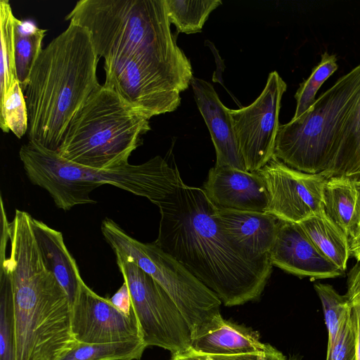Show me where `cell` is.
Masks as SVG:
<instances>
[{
	"mask_svg": "<svg viewBox=\"0 0 360 360\" xmlns=\"http://www.w3.org/2000/svg\"><path fill=\"white\" fill-rule=\"evenodd\" d=\"M160 221L158 246L182 264L226 307L257 300L272 273L269 255L257 256L222 229L217 207L202 188L184 184L171 167L154 203Z\"/></svg>",
	"mask_w": 360,
	"mask_h": 360,
	"instance_id": "obj_1",
	"label": "cell"
},
{
	"mask_svg": "<svg viewBox=\"0 0 360 360\" xmlns=\"http://www.w3.org/2000/svg\"><path fill=\"white\" fill-rule=\"evenodd\" d=\"M32 218L15 210L8 225L9 255L0 253V276L13 295L16 360H58L77 342L71 332V306L44 261Z\"/></svg>",
	"mask_w": 360,
	"mask_h": 360,
	"instance_id": "obj_2",
	"label": "cell"
},
{
	"mask_svg": "<svg viewBox=\"0 0 360 360\" xmlns=\"http://www.w3.org/2000/svg\"><path fill=\"white\" fill-rule=\"evenodd\" d=\"M90 32L70 22L41 50L24 91L29 141L56 151L72 119L101 86Z\"/></svg>",
	"mask_w": 360,
	"mask_h": 360,
	"instance_id": "obj_3",
	"label": "cell"
},
{
	"mask_svg": "<svg viewBox=\"0 0 360 360\" xmlns=\"http://www.w3.org/2000/svg\"><path fill=\"white\" fill-rule=\"evenodd\" d=\"M65 20L88 30L105 72L189 62L171 31L166 0H80Z\"/></svg>",
	"mask_w": 360,
	"mask_h": 360,
	"instance_id": "obj_4",
	"label": "cell"
},
{
	"mask_svg": "<svg viewBox=\"0 0 360 360\" xmlns=\"http://www.w3.org/2000/svg\"><path fill=\"white\" fill-rule=\"evenodd\" d=\"M150 130L149 119L115 91L101 85L72 119L57 153L84 167L117 168L129 164Z\"/></svg>",
	"mask_w": 360,
	"mask_h": 360,
	"instance_id": "obj_5",
	"label": "cell"
},
{
	"mask_svg": "<svg viewBox=\"0 0 360 360\" xmlns=\"http://www.w3.org/2000/svg\"><path fill=\"white\" fill-rule=\"evenodd\" d=\"M19 157L30 181L45 189L55 205L64 211L84 204L96 203L90 193L103 184H110L153 202L169 167L157 155L140 165L98 169L71 162L56 151L28 141Z\"/></svg>",
	"mask_w": 360,
	"mask_h": 360,
	"instance_id": "obj_6",
	"label": "cell"
},
{
	"mask_svg": "<svg viewBox=\"0 0 360 360\" xmlns=\"http://www.w3.org/2000/svg\"><path fill=\"white\" fill-rule=\"evenodd\" d=\"M360 94V64L323 92L311 109L279 127L274 155L287 166L324 172L336 152L342 127Z\"/></svg>",
	"mask_w": 360,
	"mask_h": 360,
	"instance_id": "obj_7",
	"label": "cell"
},
{
	"mask_svg": "<svg viewBox=\"0 0 360 360\" xmlns=\"http://www.w3.org/2000/svg\"><path fill=\"white\" fill-rule=\"evenodd\" d=\"M101 232L116 256L136 264L167 292L186 319L191 340L207 333L223 319L219 297L155 243L134 239L108 218L103 220Z\"/></svg>",
	"mask_w": 360,
	"mask_h": 360,
	"instance_id": "obj_8",
	"label": "cell"
},
{
	"mask_svg": "<svg viewBox=\"0 0 360 360\" xmlns=\"http://www.w3.org/2000/svg\"><path fill=\"white\" fill-rule=\"evenodd\" d=\"M116 259L124 281L129 287L132 309L146 345L161 347L169 351L172 355L188 351L191 344V332L170 296L136 264L118 256Z\"/></svg>",
	"mask_w": 360,
	"mask_h": 360,
	"instance_id": "obj_9",
	"label": "cell"
},
{
	"mask_svg": "<svg viewBox=\"0 0 360 360\" xmlns=\"http://www.w3.org/2000/svg\"><path fill=\"white\" fill-rule=\"evenodd\" d=\"M287 84L276 71L269 73L258 98L250 105L227 111L248 172H257L274 155L281 99Z\"/></svg>",
	"mask_w": 360,
	"mask_h": 360,
	"instance_id": "obj_10",
	"label": "cell"
},
{
	"mask_svg": "<svg viewBox=\"0 0 360 360\" xmlns=\"http://www.w3.org/2000/svg\"><path fill=\"white\" fill-rule=\"evenodd\" d=\"M268 193L266 212L280 221L299 224L324 211L323 191L327 178L292 169L275 155L257 172Z\"/></svg>",
	"mask_w": 360,
	"mask_h": 360,
	"instance_id": "obj_11",
	"label": "cell"
},
{
	"mask_svg": "<svg viewBox=\"0 0 360 360\" xmlns=\"http://www.w3.org/2000/svg\"><path fill=\"white\" fill-rule=\"evenodd\" d=\"M71 332L77 342L113 343L141 339L134 310L125 314L84 282L71 305Z\"/></svg>",
	"mask_w": 360,
	"mask_h": 360,
	"instance_id": "obj_12",
	"label": "cell"
},
{
	"mask_svg": "<svg viewBox=\"0 0 360 360\" xmlns=\"http://www.w3.org/2000/svg\"><path fill=\"white\" fill-rule=\"evenodd\" d=\"M269 259L272 266L301 277L331 278L345 273L319 252L297 223L279 220Z\"/></svg>",
	"mask_w": 360,
	"mask_h": 360,
	"instance_id": "obj_13",
	"label": "cell"
},
{
	"mask_svg": "<svg viewBox=\"0 0 360 360\" xmlns=\"http://www.w3.org/2000/svg\"><path fill=\"white\" fill-rule=\"evenodd\" d=\"M202 188L219 208L266 212L268 207L269 193L257 172L214 166L209 170Z\"/></svg>",
	"mask_w": 360,
	"mask_h": 360,
	"instance_id": "obj_14",
	"label": "cell"
},
{
	"mask_svg": "<svg viewBox=\"0 0 360 360\" xmlns=\"http://www.w3.org/2000/svg\"><path fill=\"white\" fill-rule=\"evenodd\" d=\"M191 84L198 108L207 126L214 146L215 166H229L245 171L227 107L222 103L210 82L193 77Z\"/></svg>",
	"mask_w": 360,
	"mask_h": 360,
	"instance_id": "obj_15",
	"label": "cell"
},
{
	"mask_svg": "<svg viewBox=\"0 0 360 360\" xmlns=\"http://www.w3.org/2000/svg\"><path fill=\"white\" fill-rule=\"evenodd\" d=\"M219 224L236 243L257 256L269 255L279 220L266 212L217 207Z\"/></svg>",
	"mask_w": 360,
	"mask_h": 360,
	"instance_id": "obj_16",
	"label": "cell"
},
{
	"mask_svg": "<svg viewBox=\"0 0 360 360\" xmlns=\"http://www.w3.org/2000/svg\"><path fill=\"white\" fill-rule=\"evenodd\" d=\"M32 223L44 261L65 290L71 306L84 283L75 259L68 250L61 232L34 218Z\"/></svg>",
	"mask_w": 360,
	"mask_h": 360,
	"instance_id": "obj_17",
	"label": "cell"
},
{
	"mask_svg": "<svg viewBox=\"0 0 360 360\" xmlns=\"http://www.w3.org/2000/svg\"><path fill=\"white\" fill-rule=\"evenodd\" d=\"M271 345L260 341L257 331L224 318L212 330L191 340L189 349L208 354L266 353Z\"/></svg>",
	"mask_w": 360,
	"mask_h": 360,
	"instance_id": "obj_18",
	"label": "cell"
},
{
	"mask_svg": "<svg viewBox=\"0 0 360 360\" xmlns=\"http://www.w3.org/2000/svg\"><path fill=\"white\" fill-rule=\"evenodd\" d=\"M323 207L326 215L349 238L360 233V191L353 179L328 178L324 187Z\"/></svg>",
	"mask_w": 360,
	"mask_h": 360,
	"instance_id": "obj_19",
	"label": "cell"
},
{
	"mask_svg": "<svg viewBox=\"0 0 360 360\" xmlns=\"http://www.w3.org/2000/svg\"><path fill=\"white\" fill-rule=\"evenodd\" d=\"M319 252L345 272L350 256L349 238L324 211L299 223Z\"/></svg>",
	"mask_w": 360,
	"mask_h": 360,
	"instance_id": "obj_20",
	"label": "cell"
},
{
	"mask_svg": "<svg viewBox=\"0 0 360 360\" xmlns=\"http://www.w3.org/2000/svg\"><path fill=\"white\" fill-rule=\"evenodd\" d=\"M321 174L327 179L360 177V94L342 127L334 158Z\"/></svg>",
	"mask_w": 360,
	"mask_h": 360,
	"instance_id": "obj_21",
	"label": "cell"
},
{
	"mask_svg": "<svg viewBox=\"0 0 360 360\" xmlns=\"http://www.w3.org/2000/svg\"><path fill=\"white\" fill-rule=\"evenodd\" d=\"M146 347L141 339L105 344L77 342L58 360H139Z\"/></svg>",
	"mask_w": 360,
	"mask_h": 360,
	"instance_id": "obj_22",
	"label": "cell"
},
{
	"mask_svg": "<svg viewBox=\"0 0 360 360\" xmlns=\"http://www.w3.org/2000/svg\"><path fill=\"white\" fill-rule=\"evenodd\" d=\"M23 22L17 20L15 27V64L17 79L25 91L32 69L41 50L46 30L32 26L25 29Z\"/></svg>",
	"mask_w": 360,
	"mask_h": 360,
	"instance_id": "obj_23",
	"label": "cell"
},
{
	"mask_svg": "<svg viewBox=\"0 0 360 360\" xmlns=\"http://www.w3.org/2000/svg\"><path fill=\"white\" fill-rule=\"evenodd\" d=\"M167 15L178 32H199L210 14L220 6V0H166Z\"/></svg>",
	"mask_w": 360,
	"mask_h": 360,
	"instance_id": "obj_24",
	"label": "cell"
},
{
	"mask_svg": "<svg viewBox=\"0 0 360 360\" xmlns=\"http://www.w3.org/2000/svg\"><path fill=\"white\" fill-rule=\"evenodd\" d=\"M17 20L18 18L13 15L9 1L1 0L0 99L18 80L15 64V27Z\"/></svg>",
	"mask_w": 360,
	"mask_h": 360,
	"instance_id": "obj_25",
	"label": "cell"
},
{
	"mask_svg": "<svg viewBox=\"0 0 360 360\" xmlns=\"http://www.w3.org/2000/svg\"><path fill=\"white\" fill-rule=\"evenodd\" d=\"M314 287L323 307L328 333V351L334 345L343 325L350 318L352 306L346 295H340L330 285L316 283Z\"/></svg>",
	"mask_w": 360,
	"mask_h": 360,
	"instance_id": "obj_26",
	"label": "cell"
},
{
	"mask_svg": "<svg viewBox=\"0 0 360 360\" xmlns=\"http://www.w3.org/2000/svg\"><path fill=\"white\" fill-rule=\"evenodd\" d=\"M338 68L335 56L327 51L323 53L321 61L314 68L309 77L300 84L295 94L296 109L291 120L299 118L312 108L317 91Z\"/></svg>",
	"mask_w": 360,
	"mask_h": 360,
	"instance_id": "obj_27",
	"label": "cell"
},
{
	"mask_svg": "<svg viewBox=\"0 0 360 360\" xmlns=\"http://www.w3.org/2000/svg\"><path fill=\"white\" fill-rule=\"evenodd\" d=\"M0 127L4 132L11 131L18 139L27 134V105L24 92L18 80L0 99Z\"/></svg>",
	"mask_w": 360,
	"mask_h": 360,
	"instance_id": "obj_28",
	"label": "cell"
},
{
	"mask_svg": "<svg viewBox=\"0 0 360 360\" xmlns=\"http://www.w3.org/2000/svg\"><path fill=\"white\" fill-rule=\"evenodd\" d=\"M0 360H16V333L11 286L0 276Z\"/></svg>",
	"mask_w": 360,
	"mask_h": 360,
	"instance_id": "obj_29",
	"label": "cell"
},
{
	"mask_svg": "<svg viewBox=\"0 0 360 360\" xmlns=\"http://www.w3.org/2000/svg\"><path fill=\"white\" fill-rule=\"evenodd\" d=\"M326 360H356V335L351 316L341 328L333 347L327 351Z\"/></svg>",
	"mask_w": 360,
	"mask_h": 360,
	"instance_id": "obj_30",
	"label": "cell"
},
{
	"mask_svg": "<svg viewBox=\"0 0 360 360\" xmlns=\"http://www.w3.org/2000/svg\"><path fill=\"white\" fill-rule=\"evenodd\" d=\"M259 353L245 354H208L195 352L191 349L172 355L170 360H257Z\"/></svg>",
	"mask_w": 360,
	"mask_h": 360,
	"instance_id": "obj_31",
	"label": "cell"
},
{
	"mask_svg": "<svg viewBox=\"0 0 360 360\" xmlns=\"http://www.w3.org/2000/svg\"><path fill=\"white\" fill-rule=\"evenodd\" d=\"M352 306H360V261L349 271L345 294Z\"/></svg>",
	"mask_w": 360,
	"mask_h": 360,
	"instance_id": "obj_32",
	"label": "cell"
},
{
	"mask_svg": "<svg viewBox=\"0 0 360 360\" xmlns=\"http://www.w3.org/2000/svg\"><path fill=\"white\" fill-rule=\"evenodd\" d=\"M109 300L117 309L125 314H130L133 310L129 289L127 283L124 281Z\"/></svg>",
	"mask_w": 360,
	"mask_h": 360,
	"instance_id": "obj_33",
	"label": "cell"
},
{
	"mask_svg": "<svg viewBox=\"0 0 360 360\" xmlns=\"http://www.w3.org/2000/svg\"><path fill=\"white\" fill-rule=\"evenodd\" d=\"M351 317L356 335V360H360V306H352Z\"/></svg>",
	"mask_w": 360,
	"mask_h": 360,
	"instance_id": "obj_34",
	"label": "cell"
},
{
	"mask_svg": "<svg viewBox=\"0 0 360 360\" xmlns=\"http://www.w3.org/2000/svg\"><path fill=\"white\" fill-rule=\"evenodd\" d=\"M350 255L358 259L360 257V233L355 237L349 238Z\"/></svg>",
	"mask_w": 360,
	"mask_h": 360,
	"instance_id": "obj_35",
	"label": "cell"
},
{
	"mask_svg": "<svg viewBox=\"0 0 360 360\" xmlns=\"http://www.w3.org/2000/svg\"><path fill=\"white\" fill-rule=\"evenodd\" d=\"M266 360H296L287 359L286 357L278 349L271 346L269 350L265 353Z\"/></svg>",
	"mask_w": 360,
	"mask_h": 360,
	"instance_id": "obj_36",
	"label": "cell"
},
{
	"mask_svg": "<svg viewBox=\"0 0 360 360\" xmlns=\"http://www.w3.org/2000/svg\"><path fill=\"white\" fill-rule=\"evenodd\" d=\"M257 360H266L265 353H259L257 356Z\"/></svg>",
	"mask_w": 360,
	"mask_h": 360,
	"instance_id": "obj_37",
	"label": "cell"
},
{
	"mask_svg": "<svg viewBox=\"0 0 360 360\" xmlns=\"http://www.w3.org/2000/svg\"><path fill=\"white\" fill-rule=\"evenodd\" d=\"M354 180L355 184L357 188L360 191V177L357 179H353Z\"/></svg>",
	"mask_w": 360,
	"mask_h": 360,
	"instance_id": "obj_38",
	"label": "cell"
},
{
	"mask_svg": "<svg viewBox=\"0 0 360 360\" xmlns=\"http://www.w3.org/2000/svg\"><path fill=\"white\" fill-rule=\"evenodd\" d=\"M357 261H360V257H359V258L357 259Z\"/></svg>",
	"mask_w": 360,
	"mask_h": 360,
	"instance_id": "obj_39",
	"label": "cell"
}]
</instances>
